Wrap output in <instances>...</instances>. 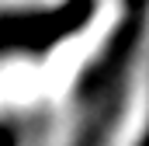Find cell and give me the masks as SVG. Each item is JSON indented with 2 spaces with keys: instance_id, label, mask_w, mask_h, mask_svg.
Masks as SVG:
<instances>
[{
  "instance_id": "obj_1",
  "label": "cell",
  "mask_w": 149,
  "mask_h": 146,
  "mask_svg": "<svg viewBox=\"0 0 149 146\" xmlns=\"http://www.w3.org/2000/svg\"><path fill=\"white\" fill-rule=\"evenodd\" d=\"M0 146H14V139H10V136H3V132H0Z\"/></svg>"
},
{
  "instance_id": "obj_2",
  "label": "cell",
  "mask_w": 149,
  "mask_h": 146,
  "mask_svg": "<svg viewBox=\"0 0 149 146\" xmlns=\"http://www.w3.org/2000/svg\"><path fill=\"white\" fill-rule=\"evenodd\" d=\"M139 146H149V129H146V136H142V143H139Z\"/></svg>"
}]
</instances>
